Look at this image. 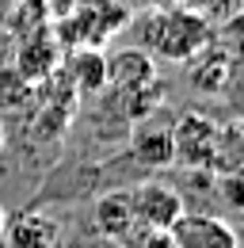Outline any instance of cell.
<instances>
[{"mask_svg": "<svg viewBox=\"0 0 244 248\" xmlns=\"http://www.w3.org/2000/svg\"><path fill=\"white\" fill-rule=\"evenodd\" d=\"M217 27L202 12H191V8H164V12H152L145 19V46L152 58H168V62H191L198 50H206Z\"/></svg>", "mask_w": 244, "mask_h": 248, "instance_id": "6da1fadb", "label": "cell"}, {"mask_svg": "<svg viewBox=\"0 0 244 248\" xmlns=\"http://www.w3.org/2000/svg\"><path fill=\"white\" fill-rule=\"evenodd\" d=\"M217 126L202 111H183L172 123V164L195 168V172H210L214 149H217Z\"/></svg>", "mask_w": 244, "mask_h": 248, "instance_id": "7a4b0ae2", "label": "cell"}, {"mask_svg": "<svg viewBox=\"0 0 244 248\" xmlns=\"http://www.w3.org/2000/svg\"><path fill=\"white\" fill-rule=\"evenodd\" d=\"M130 210H134V225L137 229L168 233L172 221L187 210V202H183V195L176 187L160 184V180H145V184H137L130 191Z\"/></svg>", "mask_w": 244, "mask_h": 248, "instance_id": "3957f363", "label": "cell"}, {"mask_svg": "<svg viewBox=\"0 0 244 248\" xmlns=\"http://www.w3.org/2000/svg\"><path fill=\"white\" fill-rule=\"evenodd\" d=\"M168 241L172 248H241L237 229L206 210H183L168 229Z\"/></svg>", "mask_w": 244, "mask_h": 248, "instance_id": "277c9868", "label": "cell"}, {"mask_svg": "<svg viewBox=\"0 0 244 248\" xmlns=\"http://www.w3.org/2000/svg\"><path fill=\"white\" fill-rule=\"evenodd\" d=\"M156 80V62H152L149 50L141 46H122L107 54V88H115L119 95L134 92V88H145Z\"/></svg>", "mask_w": 244, "mask_h": 248, "instance_id": "5b68a950", "label": "cell"}, {"mask_svg": "<svg viewBox=\"0 0 244 248\" xmlns=\"http://www.w3.org/2000/svg\"><path fill=\"white\" fill-rule=\"evenodd\" d=\"M0 245H8V248H61V221L42 214V210H23V214L8 217Z\"/></svg>", "mask_w": 244, "mask_h": 248, "instance_id": "8992f818", "label": "cell"}, {"mask_svg": "<svg viewBox=\"0 0 244 248\" xmlns=\"http://www.w3.org/2000/svg\"><path fill=\"white\" fill-rule=\"evenodd\" d=\"M92 229L111 241V245H122L137 225H134V210H130V191H107L92 202Z\"/></svg>", "mask_w": 244, "mask_h": 248, "instance_id": "52a82bcc", "label": "cell"}, {"mask_svg": "<svg viewBox=\"0 0 244 248\" xmlns=\"http://www.w3.org/2000/svg\"><path fill=\"white\" fill-rule=\"evenodd\" d=\"M58 65H61V46H58V38L50 34V27L30 31V38H23V42H19V54H15V73H19V77H27L30 84H38L42 77H50Z\"/></svg>", "mask_w": 244, "mask_h": 248, "instance_id": "ba28073f", "label": "cell"}, {"mask_svg": "<svg viewBox=\"0 0 244 248\" xmlns=\"http://www.w3.org/2000/svg\"><path fill=\"white\" fill-rule=\"evenodd\" d=\"M61 73L69 77L76 95H99L107 88V54L95 46H76L69 50V62L61 65Z\"/></svg>", "mask_w": 244, "mask_h": 248, "instance_id": "9c48e42d", "label": "cell"}, {"mask_svg": "<svg viewBox=\"0 0 244 248\" xmlns=\"http://www.w3.org/2000/svg\"><path fill=\"white\" fill-rule=\"evenodd\" d=\"M130 156L145 168H168L172 164V126L156 123V119L137 123V130L130 134Z\"/></svg>", "mask_w": 244, "mask_h": 248, "instance_id": "30bf717a", "label": "cell"}, {"mask_svg": "<svg viewBox=\"0 0 244 248\" xmlns=\"http://www.w3.org/2000/svg\"><path fill=\"white\" fill-rule=\"evenodd\" d=\"M229 77H233V54L229 50H217L214 42L187 62V80L195 84V92H206V95L221 92L229 84Z\"/></svg>", "mask_w": 244, "mask_h": 248, "instance_id": "8fae6325", "label": "cell"}, {"mask_svg": "<svg viewBox=\"0 0 244 248\" xmlns=\"http://www.w3.org/2000/svg\"><path fill=\"white\" fill-rule=\"evenodd\" d=\"M34 99V84L12 69H0V111H19Z\"/></svg>", "mask_w": 244, "mask_h": 248, "instance_id": "7c38bea8", "label": "cell"}, {"mask_svg": "<svg viewBox=\"0 0 244 248\" xmlns=\"http://www.w3.org/2000/svg\"><path fill=\"white\" fill-rule=\"evenodd\" d=\"M119 248H172V241H168V233H160V229H134Z\"/></svg>", "mask_w": 244, "mask_h": 248, "instance_id": "4fadbf2b", "label": "cell"}, {"mask_svg": "<svg viewBox=\"0 0 244 248\" xmlns=\"http://www.w3.org/2000/svg\"><path fill=\"white\" fill-rule=\"evenodd\" d=\"M42 4V12H46V19H54V23H61V19H69L73 12H76V0H38Z\"/></svg>", "mask_w": 244, "mask_h": 248, "instance_id": "5bb4252c", "label": "cell"}, {"mask_svg": "<svg viewBox=\"0 0 244 248\" xmlns=\"http://www.w3.org/2000/svg\"><path fill=\"white\" fill-rule=\"evenodd\" d=\"M4 225H8V214H4V206H0V241H4Z\"/></svg>", "mask_w": 244, "mask_h": 248, "instance_id": "9a60e30c", "label": "cell"}, {"mask_svg": "<svg viewBox=\"0 0 244 248\" xmlns=\"http://www.w3.org/2000/svg\"><path fill=\"white\" fill-rule=\"evenodd\" d=\"M0 149H4V123H0Z\"/></svg>", "mask_w": 244, "mask_h": 248, "instance_id": "2e32d148", "label": "cell"}]
</instances>
